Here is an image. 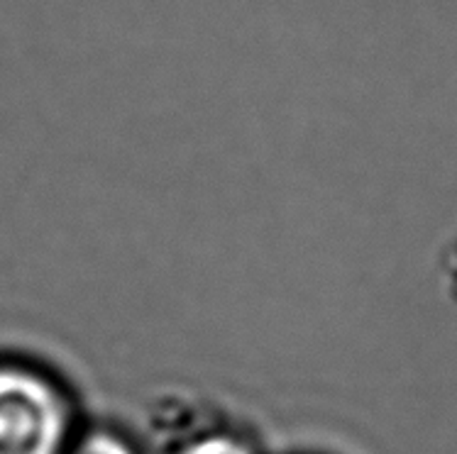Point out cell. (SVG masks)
<instances>
[{"label":"cell","instance_id":"cell-2","mask_svg":"<svg viewBox=\"0 0 457 454\" xmlns=\"http://www.w3.org/2000/svg\"><path fill=\"white\" fill-rule=\"evenodd\" d=\"M152 433L157 454H260L245 430L191 406H167L152 417Z\"/></svg>","mask_w":457,"mask_h":454},{"label":"cell","instance_id":"cell-3","mask_svg":"<svg viewBox=\"0 0 457 454\" xmlns=\"http://www.w3.org/2000/svg\"><path fill=\"white\" fill-rule=\"evenodd\" d=\"M62 454H142L130 437L108 427H96L88 433H76Z\"/></svg>","mask_w":457,"mask_h":454},{"label":"cell","instance_id":"cell-4","mask_svg":"<svg viewBox=\"0 0 457 454\" xmlns=\"http://www.w3.org/2000/svg\"><path fill=\"white\" fill-rule=\"evenodd\" d=\"M440 277L445 286V296L457 308V232L445 242L443 247V260H440Z\"/></svg>","mask_w":457,"mask_h":454},{"label":"cell","instance_id":"cell-1","mask_svg":"<svg viewBox=\"0 0 457 454\" xmlns=\"http://www.w3.org/2000/svg\"><path fill=\"white\" fill-rule=\"evenodd\" d=\"M76 433L74 400L54 376L0 362V454H62Z\"/></svg>","mask_w":457,"mask_h":454}]
</instances>
